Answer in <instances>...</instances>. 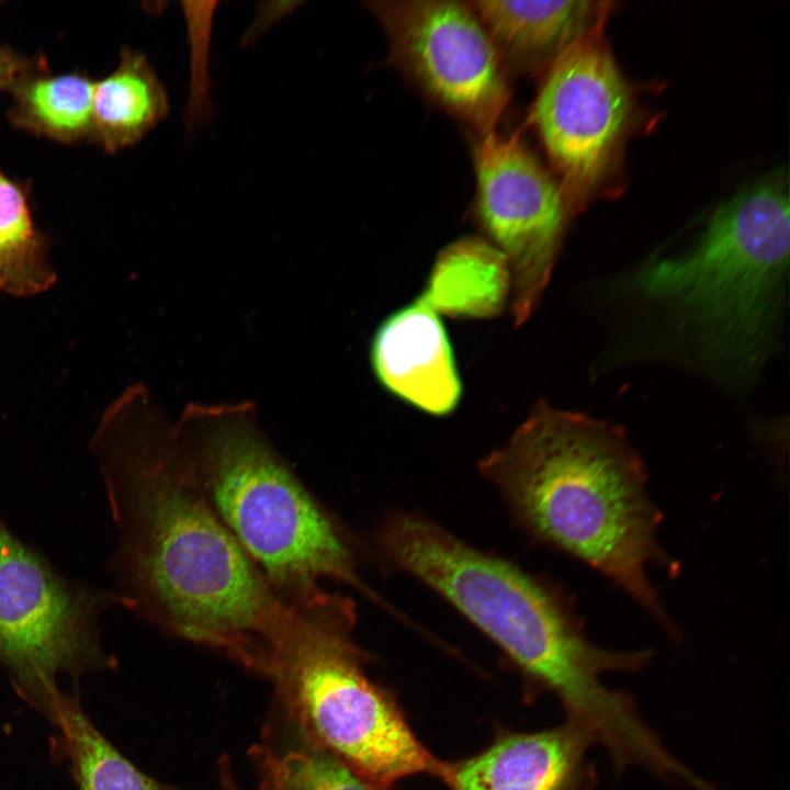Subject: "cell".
I'll return each instance as SVG.
<instances>
[{
  "instance_id": "cell-3",
  "label": "cell",
  "mask_w": 790,
  "mask_h": 790,
  "mask_svg": "<svg viewBox=\"0 0 790 790\" xmlns=\"http://www.w3.org/2000/svg\"><path fill=\"white\" fill-rule=\"evenodd\" d=\"M481 467L535 535L611 579L678 635L646 574L650 563L673 572L676 564L657 541L662 514L622 428L541 400Z\"/></svg>"
},
{
  "instance_id": "cell-9",
  "label": "cell",
  "mask_w": 790,
  "mask_h": 790,
  "mask_svg": "<svg viewBox=\"0 0 790 790\" xmlns=\"http://www.w3.org/2000/svg\"><path fill=\"white\" fill-rule=\"evenodd\" d=\"M473 219L507 259L515 326L535 311L558 258L572 213L561 184L518 132L474 136Z\"/></svg>"
},
{
  "instance_id": "cell-10",
  "label": "cell",
  "mask_w": 790,
  "mask_h": 790,
  "mask_svg": "<svg viewBox=\"0 0 790 790\" xmlns=\"http://www.w3.org/2000/svg\"><path fill=\"white\" fill-rule=\"evenodd\" d=\"M632 109L631 89L599 30L544 72L528 123L562 179L571 211L605 178Z\"/></svg>"
},
{
  "instance_id": "cell-6",
  "label": "cell",
  "mask_w": 790,
  "mask_h": 790,
  "mask_svg": "<svg viewBox=\"0 0 790 790\" xmlns=\"http://www.w3.org/2000/svg\"><path fill=\"white\" fill-rule=\"evenodd\" d=\"M347 600L323 616L278 658L270 677L311 745L347 765L374 790L427 774L447 783L451 764L417 738L386 690L363 672L350 639Z\"/></svg>"
},
{
  "instance_id": "cell-21",
  "label": "cell",
  "mask_w": 790,
  "mask_h": 790,
  "mask_svg": "<svg viewBox=\"0 0 790 790\" xmlns=\"http://www.w3.org/2000/svg\"><path fill=\"white\" fill-rule=\"evenodd\" d=\"M259 764L269 777L273 790H287L280 768V759L272 751H263L259 756Z\"/></svg>"
},
{
  "instance_id": "cell-11",
  "label": "cell",
  "mask_w": 790,
  "mask_h": 790,
  "mask_svg": "<svg viewBox=\"0 0 790 790\" xmlns=\"http://www.w3.org/2000/svg\"><path fill=\"white\" fill-rule=\"evenodd\" d=\"M369 356L379 383L400 400L439 417L459 406L462 382L449 335L420 296L380 323Z\"/></svg>"
},
{
  "instance_id": "cell-22",
  "label": "cell",
  "mask_w": 790,
  "mask_h": 790,
  "mask_svg": "<svg viewBox=\"0 0 790 790\" xmlns=\"http://www.w3.org/2000/svg\"><path fill=\"white\" fill-rule=\"evenodd\" d=\"M219 776L223 790H239L232 774L229 759L226 756L219 760ZM258 790H273L271 781L266 774Z\"/></svg>"
},
{
  "instance_id": "cell-2",
  "label": "cell",
  "mask_w": 790,
  "mask_h": 790,
  "mask_svg": "<svg viewBox=\"0 0 790 790\" xmlns=\"http://www.w3.org/2000/svg\"><path fill=\"white\" fill-rule=\"evenodd\" d=\"M789 250L788 190L769 176L722 203L692 247L647 259L616 289L650 331L646 353L746 386L781 334Z\"/></svg>"
},
{
  "instance_id": "cell-17",
  "label": "cell",
  "mask_w": 790,
  "mask_h": 790,
  "mask_svg": "<svg viewBox=\"0 0 790 790\" xmlns=\"http://www.w3.org/2000/svg\"><path fill=\"white\" fill-rule=\"evenodd\" d=\"M10 120L61 143L91 139L93 81L81 72L53 75L36 63L10 88Z\"/></svg>"
},
{
  "instance_id": "cell-19",
  "label": "cell",
  "mask_w": 790,
  "mask_h": 790,
  "mask_svg": "<svg viewBox=\"0 0 790 790\" xmlns=\"http://www.w3.org/2000/svg\"><path fill=\"white\" fill-rule=\"evenodd\" d=\"M280 768L287 790H374L340 759L315 745L289 752L280 758Z\"/></svg>"
},
{
  "instance_id": "cell-12",
  "label": "cell",
  "mask_w": 790,
  "mask_h": 790,
  "mask_svg": "<svg viewBox=\"0 0 790 790\" xmlns=\"http://www.w3.org/2000/svg\"><path fill=\"white\" fill-rule=\"evenodd\" d=\"M594 734L582 724L500 734L481 753L451 764V790H591L597 781L588 749Z\"/></svg>"
},
{
  "instance_id": "cell-14",
  "label": "cell",
  "mask_w": 790,
  "mask_h": 790,
  "mask_svg": "<svg viewBox=\"0 0 790 790\" xmlns=\"http://www.w3.org/2000/svg\"><path fill=\"white\" fill-rule=\"evenodd\" d=\"M510 294L505 256L483 237L464 236L439 251L419 296L451 318L490 319L504 312Z\"/></svg>"
},
{
  "instance_id": "cell-13",
  "label": "cell",
  "mask_w": 790,
  "mask_h": 790,
  "mask_svg": "<svg viewBox=\"0 0 790 790\" xmlns=\"http://www.w3.org/2000/svg\"><path fill=\"white\" fill-rule=\"evenodd\" d=\"M508 75L545 72L588 34L598 31L606 3L582 0H474Z\"/></svg>"
},
{
  "instance_id": "cell-8",
  "label": "cell",
  "mask_w": 790,
  "mask_h": 790,
  "mask_svg": "<svg viewBox=\"0 0 790 790\" xmlns=\"http://www.w3.org/2000/svg\"><path fill=\"white\" fill-rule=\"evenodd\" d=\"M365 7L388 43V63L473 136L496 131L509 75L471 1L374 0Z\"/></svg>"
},
{
  "instance_id": "cell-20",
  "label": "cell",
  "mask_w": 790,
  "mask_h": 790,
  "mask_svg": "<svg viewBox=\"0 0 790 790\" xmlns=\"http://www.w3.org/2000/svg\"><path fill=\"white\" fill-rule=\"evenodd\" d=\"M35 64L0 44V89H10Z\"/></svg>"
},
{
  "instance_id": "cell-5",
  "label": "cell",
  "mask_w": 790,
  "mask_h": 790,
  "mask_svg": "<svg viewBox=\"0 0 790 790\" xmlns=\"http://www.w3.org/2000/svg\"><path fill=\"white\" fill-rule=\"evenodd\" d=\"M173 421L213 509L282 600L323 607L332 597L323 578L366 590L330 519L260 428L252 400L189 403Z\"/></svg>"
},
{
  "instance_id": "cell-7",
  "label": "cell",
  "mask_w": 790,
  "mask_h": 790,
  "mask_svg": "<svg viewBox=\"0 0 790 790\" xmlns=\"http://www.w3.org/2000/svg\"><path fill=\"white\" fill-rule=\"evenodd\" d=\"M116 605L124 607L115 590L64 577L0 517V665L24 700L40 710L58 676L114 666L99 621Z\"/></svg>"
},
{
  "instance_id": "cell-4",
  "label": "cell",
  "mask_w": 790,
  "mask_h": 790,
  "mask_svg": "<svg viewBox=\"0 0 790 790\" xmlns=\"http://www.w3.org/2000/svg\"><path fill=\"white\" fill-rule=\"evenodd\" d=\"M385 553L445 597L562 703L608 752L634 745L644 731L631 697L606 687V672H634L648 650L621 652L590 643L573 609L520 569L483 554L422 519L400 516L380 534Z\"/></svg>"
},
{
  "instance_id": "cell-18",
  "label": "cell",
  "mask_w": 790,
  "mask_h": 790,
  "mask_svg": "<svg viewBox=\"0 0 790 790\" xmlns=\"http://www.w3.org/2000/svg\"><path fill=\"white\" fill-rule=\"evenodd\" d=\"M49 251L25 187L0 169V292L29 297L49 290L56 282Z\"/></svg>"
},
{
  "instance_id": "cell-1",
  "label": "cell",
  "mask_w": 790,
  "mask_h": 790,
  "mask_svg": "<svg viewBox=\"0 0 790 790\" xmlns=\"http://www.w3.org/2000/svg\"><path fill=\"white\" fill-rule=\"evenodd\" d=\"M90 448L117 535L109 564L124 607L267 676L312 613L275 594L217 516L144 384L108 406Z\"/></svg>"
},
{
  "instance_id": "cell-15",
  "label": "cell",
  "mask_w": 790,
  "mask_h": 790,
  "mask_svg": "<svg viewBox=\"0 0 790 790\" xmlns=\"http://www.w3.org/2000/svg\"><path fill=\"white\" fill-rule=\"evenodd\" d=\"M168 112L167 92L150 63L126 47L115 70L93 81L91 139L115 153L138 143Z\"/></svg>"
},
{
  "instance_id": "cell-16",
  "label": "cell",
  "mask_w": 790,
  "mask_h": 790,
  "mask_svg": "<svg viewBox=\"0 0 790 790\" xmlns=\"http://www.w3.org/2000/svg\"><path fill=\"white\" fill-rule=\"evenodd\" d=\"M57 730L54 755L67 760L79 790H168L125 758L93 725L77 693L55 690L41 710Z\"/></svg>"
}]
</instances>
